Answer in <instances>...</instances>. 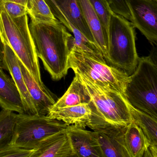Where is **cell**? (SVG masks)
I'll list each match as a JSON object with an SVG mask.
<instances>
[{"instance_id":"obj_1","label":"cell","mask_w":157,"mask_h":157,"mask_svg":"<svg viewBox=\"0 0 157 157\" xmlns=\"http://www.w3.org/2000/svg\"><path fill=\"white\" fill-rule=\"evenodd\" d=\"M78 75L91 98L89 105L92 113L88 127L94 132L109 136L123 135L133 121L125 97L116 91L102 88L84 76Z\"/></svg>"},{"instance_id":"obj_2","label":"cell","mask_w":157,"mask_h":157,"mask_svg":"<svg viewBox=\"0 0 157 157\" xmlns=\"http://www.w3.org/2000/svg\"><path fill=\"white\" fill-rule=\"evenodd\" d=\"M29 26L38 58L52 79L60 80L70 69V40L73 36L59 20L50 24L31 22Z\"/></svg>"},{"instance_id":"obj_3","label":"cell","mask_w":157,"mask_h":157,"mask_svg":"<svg viewBox=\"0 0 157 157\" xmlns=\"http://www.w3.org/2000/svg\"><path fill=\"white\" fill-rule=\"evenodd\" d=\"M0 38L3 44H7L12 48L38 84L44 85L27 14L14 18L0 7Z\"/></svg>"},{"instance_id":"obj_4","label":"cell","mask_w":157,"mask_h":157,"mask_svg":"<svg viewBox=\"0 0 157 157\" xmlns=\"http://www.w3.org/2000/svg\"><path fill=\"white\" fill-rule=\"evenodd\" d=\"M69 68L104 89L116 91L125 97L129 76L126 73L109 65L101 59L70 45Z\"/></svg>"},{"instance_id":"obj_5","label":"cell","mask_w":157,"mask_h":157,"mask_svg":"<svg viewBox=\"0 0 157 157\" xmlns=\"http://www.w3.org/2000/svg\"><path fill=\"white\" fill-rule=\"evenodd\" d=\"M135 40V28L131 22L113 12L109 27L107 63L131 75L136 69L139 58Z\"/></svg>"},{"instance_id":"obj_6","label":"cell","mask_w":157,"mask_h":157,"mask_svg":"<svg viewBox=\"0 0 157 157\" xmlns=\"http://www.w3.org/2000/svg\"><path fill=\"white\" fill-rule=\"evenodd\" d=\"M125 97L133 107L157 119V66L150 56L139 58Z\"/></svg>"},{"instance_id":"obj_7","label":"cell","mask_w":157,"mask_h":157,"mask_svg":"<svg viewBox=\"0 0 157 157\" xmlns=\"http://www.w3.org/2000/svg\"><path fill=\"white\" fill-rule=\"evenodd\" d=\"M69 126L47 115L18 113L11 145L28 150L36 149L43 140L65 132Z\"/></svg>"},{"instance_id":"obj_8","label":"cell","mask_w":157,"mask_h":157,"mask_svg":"<svg viewBox=\"0 0 157 157\" xmlns=\"http://www.w3.org/2000/svg\"><path fill=\"white\" fill-rule=\"evenodd\" d=\"M131 22L152 45L157 43V0H125Z\"/></svg>"},{"instance_id":"obj_9","label":"cell","mask_w":157,"mask_h":157,"mask_svg":"<svg viewBox=\"0 0 157 157\" xmlns=\"http://www.w3.org/2000/svg\"><path fill=\"white\" fill-rule=\"evenodd\" d=\"M45 1L55 18L66 29L68 28L70 24H72L87 39L96 46L92 33L83 16L77 0Z\"/></svg>"},{"instance_id":"obj_10","label":"cell","mask_w":157,"mask_h":157,"mask_svg":"<svg viewBox=\"0 0 157 157\" xmlns=\"http://www.w3.org/2000/svg\"><path fill=\"white\" fill-rule=\"evenodd\" d=\"M65 132L73 154L77 157H103L99 144L93 132L70 125Z\"/></svg>"},{"instance_id":"obj_11","label":"cell","mask_w":157,"mask_h":157,"mask_svg":"<svg viewBox=\"0 0 157 157\" xmlns=\"http://www.w3.org/2000/svg\"><path fill=\"white\" fill-rule=\"evenodd\" d=\"M2 69L9 71L22 98L26 113L37 114L34 102L29 93L18 62V59L8 45L4 44Z\"/></svg>"},{"instance_id":"obj_12","label":"cell","mask_w":157,"mask_h":157,"mask_svg":"<svg viewBox=\"0 0 157 157\" xmlns=\"http://www.w3.org/2000/svg\"><path fill=\"white\" fill-rule=\"evenodd\" d=\"M18 62L28 91L37 110V114L47 115L57 101L54 95L45 85L40 86L38 84L19 59Z\"/></svg>"},{"instance_id":"obj_13","label":"cell","mask_w":157,"mask_h":157,"mask_svg":"<svg viewBox=\"0 0 157 157\" xmlns=\"http://www.w3.org/2000/svg\"><path fill=\"white\" fill-rule=\"evenodd\" d=\"M92 111L89 104H81L54 110H50L48 115L68 125L85 129L91 117Z\"/></svg>"},{"instance_id":"obj_14","label":"cell","mask_w":157,"mask_h":157,"mask_svg":"<svg viewBox=\"0 0 157 157\" xmlns=\"http://www.w3.org/2000/svg\"><path fill=\"white\" fill-rule=\"evenodd\" d=\"M83 16L92 33L95 43L106 63L108 58V40L102 25L88 0H77Z\"/></svg>"},{"instance_id":"obj_15","label":"cell","mask_w":157,"mask_h":157,"mask_svg":"<svg viewBox=\"0 0 157 157\" xmlns=\"http://www.w3.org/2000/svg\"><path fill=\"white\" fill-rule=\"evenodd\" d=\"M0 106L2 109L26 113L21 95L12 78L0 66Z\"/></svg>"},{"instance_id":"obj_16","label":"cell","mask_w":157,"mask_h":157,"mask_svg":"<svg viewBox=\"0 0 157 157\" xmlns=\"http://www.w3.org/2000/svg\"><path fill=\"white\" fill-rule=\"evenodd\" d=\"M65 132L43 140L29 157H66L72 155L73 151Z\"/></svg>"},{"instance_id":"obj_17","label":"cell","mask_w":157,"mask_h":157,"mask_svg":"<svg viewBox=\"0 0 157 157\" xmlns=\"http://www.w3.org/2000/svg\"><path fill=\"white\" fill-rule=\"evenodd\" d=\"M75 74V77L66 92L57 100L50 110L90 103L91 98L87 90L80 79L79 75L77 74Z\"/></svg>"},{"instance_id":"obj_18","label":"cell","mask_w":157,"mask_h":157,"mask_svg":"<svg viewBox=\"0 0 157 157\" xmlns=\"http://www.w3.org/2000/svg\"><path fill=\"white\" fill-rule=\"evenodd\" d=\"M124 140L130 157H143L150 146L144 134L133 121L126 128Z\"/></svg>"},{"instance_id":"obj_19","label":"cell","mask_w":157,"mask_h":157,"mask_svg":"<svg viewBox=\"0 0 157 157\" xmlns=\"http://www.w3.org/2000/svg\"><path fill=\"white\" fill-rule=\"evenodd\" d=\"M93 132L103 157H130L124 145V135L111 136L100 132Z\"/></svg>"},{"instance_id":"obj_20","label":"cell","mask_w":157,"mask_h":157,"mask_svg":"<svg viewBox=\"0 0 157 157\" xmlns=\"http://www.w3.org/2000/svg\"><path fill=\"white\" fill-rule=\"evenodd\" d=\"M133 121L142 130L150 147L157 148V119L135 109L128 102Z\"/></svg>"},{"instance_id":"obj_21","label":"cell","mask_w":157,"mask_h":157,"mask_svg":"<svg viewBox=\"0 0 157 157\" xmlns=\"http://www.w3.org/2000/svg\"><path fill=\"white\" fill-rule=\"evenodd\" d=\"M26 7L32 23L50 24L58 21L45 0H28Z\"/></svg>"},{"instance_id":"obj_22","label":"cell","mask_w":157,"mask_h":157,"mask_svg":"<svg viewBox=\"0 0 157 157\" xmlns=\"http://www.w3.org/2000/svg\"><path fill=\"white\" fill-rule=\"evenodd\" d=\"M16 113L2 109L0 112V153L12 147Z\"/></svg>"},{"instance_id":"obj_23","label":"cell","mask_w":157,"mask_h":157,"mask_svg":"<svg viewBox=\"0 0 157 157\" xmlns=\"http://www.w3.org/2000/svg\"><path fill=\"white\" fill-rule=\"evenodd\" d=\"M97 16L105 32L109 38V27L111 16L113 11L112 10L108 0H88Z\"/></svg>"},{"instance_id":"obj_24","label":"cell","mask_w":157,"mask_h":157,"mask_svg":"<svg viewBox=\"0 0 157 157\" xmlns=\"http://www.w3.org/2000/svg\"><path fill=\"white\" fill-rule=\"evenodd\" d=\"M0 7L3 9L10 17L14 18L27 14L26 6L18 3L5 2L0 5Z\"/></svg>"},{"instance_id":"obj_25","label":"cell","mask_w":157,"mask_h":157,"mask_svg":"<svg viewBox=\"0 0 157 157\" xmlns=\"http://www.w3.org/2000/svg\"><path fill=\"white\" fill-rule=\"evenodd\" d=\"M112 11L115 13L124 17L131 21L130 11L125 0H108Z\"/></svg>"},{"instance_id":"obj_26","label":"cell","mask_w":157,"mask_h":157,"mask_svg":"<svg viewBox=\"0 0 157 157\" xmlns=\"http://www.w3.org/2000/svg\"><path fill=\"white\" fill-rule=\"evenodd\" d=\"M34 149L28 150L12 146L0 153V157H29L34 152Z\"/></svg>"},{"instance_id":"obj_27","label":"cell","mask_w":157,"mask_h":157,"mask_svg":"<svg viewBox=\"0 0 157 157\" xmlns=\"http://www.w3.org/2000/svg\"><path fill=\"white\" fill-rule=\"evenodd\" d=\"M143 157H157V148L149 146Z\"/></svg>"},{"instance_id":"obj_28","label":"cell","mask_w":157,"mask_h":157,"mask_svg":"<svg viewBox=\"0 0 157 157\" xmlns=\"http://www.w3.org/2000/svg\"><path fill=\"white\" fill-rule=\"evenodd\" d=\"M27 1L28 0H0V5L2 3L5 2H11L21 4L26 6Z\"/></svg>"},{"instance_id":"obj_29","label":"cell","mask_w":157,"mask_h":157,"mask_svg":"<svg viewBox=\"0 0 157 157\" xmlns=\"http://www.w3.org/2000/svg\"><path fill=\"white\" fill-rule=\"evenodd\" d=\"M66 157H77V156H76L75 155H74V154H72V155H70L69 156H68Z\"/></svg>"},{"instance_id":"obj_30","label":"cell","mask_w":157,"mask_h":157,"mask_svg":"<svg viewBox=\"0 0 157 157\" xmlns=\"http://www.w3.org/2000/svg\"><path fill=\"white\" fill-rule=\"evenodd\" d=\"M1 39H0V44H1Z\"/></svg>"}]
</instances>
